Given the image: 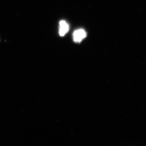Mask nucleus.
Here are the masks:
<instances>
[{
  "label": "nucleus",
  "mask_w": 146,
  "mask_h": 146,
  "mask_svg": "<svg viewBox=\"0 0 146 146\" xmlns=\"http://www.w3.org/2000/svg\"><path fill=\"white\" fill-rule=\"evenodd\" d=\"M86 32L83 29H77L73 33V40L76 43H80L86 36Z\"/></svg>",
  "instance_id": "1"
},
{
  "label": "nucleus",
  "mask_w": 146,
  "mask_h": 146,
  "mask_svg": "<svg viewBox=\"0 0 146 146\" xmlns=\"http://www.w3.org/2000/svg\"><path fill=\"white\" fill-rule=\"evenodd\" d=\"M69 31V25L65 21H61L59 22V34L61 36H65Z\"/></svg>",
  "instance_id": "2"
}]
</instances>
